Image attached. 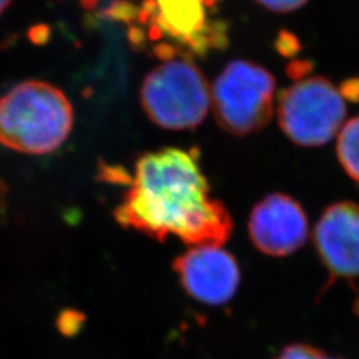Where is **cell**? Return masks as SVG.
Segmentation results:
<instances>
[{
    "label": "cell",
    "mask_w": 359,
    "mask_h": 359,
    "mask_svg": "<svg viewBox=\"0 0 359 359\" xmlns=\"http://www.w3.org/2000/svg\"><path fill=\"white\" fill-rule=\"evenodd\" d=\"M173 269L187 294L209 306L228 304L241 281L236 258L221 246H193L175 259Z\"/></svg>",
    "instance_id": "obj_7"
},
{
    "label": "cell",
    "mask_w": 359,
    "mask_h": 359,
    "mask_svg": "<svg viewBox=\"0 0 359 359\" xmlns=\"http://www.w3.org/2000/svg\"><path fill=\"white\" fill-rule=\"evenodd\" d=\"M344 97L347 100H359V80L346 81L341 88Z\"/></svg>",
    "instance_id": "obj_13"
},
{
    "label": "cell",
    "mask_w": 359,
    "mask_h": 359,
    "mask_svg": "<svg viewBox=\"0 0 359 359\" xmlns=\"http://www.w3.org/2000/svg\"><path fill=\"white\" fill-rule=\"evenodd\" d=\"M278 123L299 147H322L338 135L346 118V99L330 80L304 77L278 97Z\"/></svg>",
    "instance_id": "obj_6"
},
{
    "label": "cell",
    "mask_w": 359,
    "mask_h": 359,
    "mask_svg": "<svg viewBox=\"0 0 359 359\" xmlns=\"http://www.w3.org/2000/svg\"><path fill=\"white\" fill-rule=\"evenodd\" d=\"M337 156L347 176L359 184V115L347 120L339 129Z\"/></svg>",
    "instance_id": "obj_10"
},
{
    "label": "cell",
    "mask_w": 359,
    "mask_h": 359,
    "mask_svg": "<svg viewBox=\"0 0 359 359\" xmlns=\"http://www.w3.org/2000/svg\"><path fill=\"white\" fill-rule=\"evenodd\" d=\"M276 79L261 65L234 60L210 88V105L218 126L234 136L265 128L274 112Z\"/></svg>",
    "instance_id": "obj_5"
},
{
    "label": "cell",
    "mask_w": 359,
    "mask_h": 359,
    "mask_svg": "<svg viewBox=\"0 0 359 359\" xmlns=\"http://www.w3.org/2000/svg\"><path fill=\"white\" fill-rule=\"evenodd\" d=\"M313 241L323 266L333 278H359V205L339 201L322 212Z\"/></svg>",
    "instance_id": "obj_9"
},
{
    "label": "cell",
    "mask_w": 359,
    "mask_h": 359,
    "mask_svg": "<svg viewBox=\"0 0 359 359\" xmlns=\"http://www.w3.org/2000/svg\"><path fill=\"white\" fill-rule=\"evenodd\" d=\"M248 228L257 250L270 257L293 255L309 237L308 216L304 208L283 193H270L257 203Z\"/></svg>",
    "instance_id": "obj_8"
},
{
    "label": "cell",
    "mask_w": 359,
    "mask_h": 359,
    "mask_svg": "<svg viewBox=\"0 0 359 359\" xmlns=\"http://www.w3.org/2000/svg\"><path fill=\"white\" fill-rule=\"evenodd\" d=\"M72 127V104L47 81L27 80L0 97V144L19 154H51Z\"/></svg>",
    "instance_id": "obj_2"
},
{
    "label": "cell",
    "mask_w": 359,
    "mask_h": 359,
    "mask_svg": "<svg viewBox=\"0 0 359 359\" xmlns=\"http://www.w3.org/2000/svg\"><path fill=\"white\" fill-rule=\"evenodd\" d=\"M115 218L123 228L161 243L175 236L193 246H222L233 231L226 206L210 196L196 149L142 156Z\"/></svg>",
    "instance_id": "obj_1"
},
{
    "label": "cell",
    "mask_w": 359,
    "mask_h": 359,
    "mask_svg": "<svg viewBox=\"0 0 359 359\" xmlns=\"http://www.w3.org/2000/svg\"><path fill=\"white\" fill-rule=\"evenodd\" d=\"M277 359H339L325 353L317 347L305 345V344H294L283 348Z\"/></svg>",
    "instance_id": "obj_11"
},
{
    "label": "cell",
    "mask_w": 359,
    "mask_h": 359,
    "mask_svg": "<svg viewBox=\"0 0 359 359\" xmlns=\"http://www.w3.org/2000/svg\"><path fill=\"white\" fill-rule=\"evenodd\" d=\"M354 311H355V314L358 316L359 318V297L357 298V301H355V304H354Z\"/></svg>",
    "instance_id": "obj_16"
},
{
    "label": "cell",
    "mask_w": 359,
    "mask_h": 359,
    "mask_svg": "<svg viewBox=\"0 0 359 359\" xmlns=\"http://www.w3.org/2000/svg\"><path fill=\"white\" fill-rule=\"evenodd\" d=\"M7 204H8V187L6 185L4 180L0 179V222L6 217Z\"/></svg>",
    "instance_id": "obj_14"
},
{
    "label": "cell",
    "mask_w": 359,
    "mask_h": 359,
    "mask_svg": "<svg viewBox=\"0 0 359 359\" xmlns=\"http://www.w3.org/2000/svg\"><path fill=\"white\" fill-rule=\"evenodd\" d=\"M10 3H11V0H0V16L8 8Z\"/></svg>",
    "instance_id": "obj_15"
},
{
    "label": "cell",
    "mask_w": 359,
    "mask_h": 359,
    "mask_svg": "<svg viewBox=\"0 0 359 359\" xmlns=\"http://www.w3.org/2000/svg\"><path fill=\"white\" fill-rule=\"evenodd\" d=\"M145 76L144 112L161 128L189 129L203 123L210 108V87L201 69L181 57L163 60Z\"/></svg>",
    "instance_id": "obj_4"
},
{
    "label": "cell",
    "mask_w": 359,
    "mask_h": 359,
    "mask_svg": "<svg viewBox=\"0 0 359 359\" xmlns=\"http://www.w3.org/2000/svg\"><path fill=\"white\" fill-rule=\"evenodd\" d=\"M217 0H145L140 18L152 40H168L154 52L163 60L204 55L226 44V25L212 13Z\"/></svg>",
    "instance_id": "obj_3"
},
{
    "label": "cell",
    "mask_w": 359,
    "mask_h": 359,
    "mask_svg": "<svg viewBox=\"0 0 359 359\" xmlns=\"http://www.w3.org/2000/svg\"><path fill=\"white\" fill-rule=\"evenodd\" d=\"M264 8L274 13H293L304 7L308 0H256Z\"/></svg>",
    "instance_id": "obj_12"
}]
</instances>
